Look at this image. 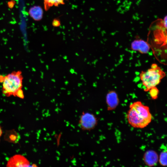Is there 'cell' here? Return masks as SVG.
<instances>
[{
	"instance_id": "6da1fadb",
	"label": "cell",
	"mask_w": 167,
	"mask_h": 167,
	"mask_svg": "<svg viewBox=\"0 0 167 167\" xmlns=\"http://www.w3.org/2000/svg\"><path fill=\"white\" fill-rule=\"evenodd\" d=\"M126 118L131 126L138 128L146 127L152 119L149 107L140 101L134 102L130 105Z\"/></svg>"
},
{
	"instance_id": "8fae6325",
	"label": "cell",
	"mask_w": 167,
	"mask_h": 167,
	"mask_svg": "<svg viewBox=\"0 0 167 167\" xmlns=\"http://www.w3.org/2000/svg\"><path fill=\"white\" fill-rule=\"evenodd\" d=\"M6 140L14 143L18 142L19 137L18 134L14 131H10L7 132L5 135Z\"/></svg>"
},
{
	"instance_id": "5bb4252c",
	"label": "cell",
	"mask_w": 167,
	"mask_h": 167,
	"mask_svg": "<svg viewBox=\"0 0 167 167\" xmlns=\"http://www.w3.org/2000/svg\"><path fill=\"white\" fill-rule=\"evenodd\" d=\"M52 25L54 27H58L61 25L60 21L58 19H55L52 21Z\"/></svg>"
},
{
	"instance_id": "277c9868",
	"label": "cell",
	"mask_w": 167,
	"mask_h": 167,
	"mask_svg": "<svg viewBox=\"0 0 167 167\" xmlns=\"http://www.w3.org/2000/svg\"><path fill=\"white\" fill-rule=\"evenodd\" d=\"M78 123L82 130L90 131L97 125L98 119L93 113L88 111H83L79 117Z\"/></svg>"
},
{
	"instance_id": "5b68a950",
	"label": "cell",
	"mask_w": 167,
	"mask_h": 167,
	"mask_svg": "<svg viewBox=\"0 0 167 167\" xmlns=\"http://www.w3.org/2000/svg\"><path fill=\"white\" fill-rule=\"evenodd\" d=\"M131 49L133 51H138L142 54H146L149 52L150 47L146 41L141 39H137L132 42Z\"/></svg>"
},
{
	"instance_id": "3957f363",
	"label": "cell",
	"mask_w": 167,
	"mask_h": 167,
	"mask_svg": "<svg viewBox=\"0 0 167 167\" xmlns=\"http://www.w3.org/2000/svg\"><path fill=\"white\" fill-rule=\"evenodd\" d=\"M166 75L165 73L156 63H152L147 71H142L139 77L144 91L148 92L152 88L156 86Z\"/></svg>"
},
{
	"instance_id": "9a60e30c",
	"label": "cell",
	"mask_w": 167,
	"mask_h": 167,
	"mask_svg": "<svg viewBox=\"0 0 167 167\" xmlns=\"http://www.w3.org/2000/svg\"><path fill=\"white\" fill-rule=\"evenodd\" d=\"M2 134V128L0 126V137L1 136Z\"/></svg>"
},
{
	"instance_id": "ba28073f",
	"label": "cell",
	"mask_w": 167,
	"mask_h": 167,
	"mask_svg": "<svg viewBox=\"0 0 167 167\" xmlns=\"http://www.w3.org/2000/svg\"><path fill=\"white\" fill-rule=\"evenodd\" d=\"M8 165L12 166H28L29 163L25 158L18 155L11 158L8 162Z\"/></svg>"
},
{
	"instance_id": "30bf717a",
	"label": "cell",
	"mask_w": 167,
	"mask_h": 167,
	"mask_svg": "<svg viewBox=\"0 0 167 167\" xmlns=\"http://www.w3.org/2000/svg\"><path fill=\"white\" fill-rule=\"evenodd\" d=\"M68 0H44V9L47 11L51 7H57L65 4V1Z\"/></svg>"
},
{
	"instance_id": "9c48e42d",
	"label": "cell",
	"mask_w": 167,
	"mask_h": 167,
	"mask_svg": "<svg viewBox=\"0 0 167 167\" xmlns=\"http://www.w3.org/2000/svg\"><path fill=\"white\" fill-rule=\"evenodd\" d=\"M30 16L35 20L40 21L43 18V11L40 6H34L31 7L29 10Z\"/></svg>"
},
{
	"instance_id": "7a4b0ae2",
	"label": "cell",
	"mask_w": 167,
	"mask_h": 167,
	"mask_svg": "<svg viewBox=\"0 0 167 167\" xmlns=\"http://www.w3.org/2000/svg\"><path fill=\"white\" fill-rule=\"evenodd\" d=\"M23 79L20 71H13L5 76L0 75L2 93L7 97L15 96L17 93L22 89Z\"/></svg>"
},
{
	"instance_id": "8992f818",
	"label": "cell",
	"mask_w": 167,
	"mask_h": 167,
	"mask_svg": "<svg viewBox=\"0 0 167 167\" xmlns=\"http://www.w3.org/2000/svg\"><path fill=\"white\" fill-rule=\"evenodd\" d=\"M119 101L117 93L114 90L109 91L106 96V102L108 110L115 109L119 103Z\"/></svg>"
},
{
	"instance_id": "52a82bcc",
	"label": "cell",
	"mask_w": 167,
	"mask_h": 167,
	"mask_svg": "<svg viewBox=\"0 0 167 167\" xmlns=\"http://www.w3.org/2000/svg\"><path fill=\"white\" fill-rule=\"evenodd\" d=\"M143 160L147 165L152 167L156 165L158 161V156L157 152L153 150L147 151L144 154Z\"/></svg>"
},
{
	"instance_id": "7c38bea8",
	"label": "cell",
	"mask_w": 167,
	"mask_h": 167,
	"mask_svg": "<svg viewBox=\"0 0 167 167\" xmlns=\"http://www.w3.org/2000/svg\"><path fill=\"white\" fill-rule=\"evenodd\" d=\"M167 156L166 150L163 151L160 154L159 161L162 166H165L167 165Z\"/></svg>"
},
{
	"instance_id": "4fadbf2b",
	"label": "cell",
	"mask_w": 167,
	"mask_h": 167,
	"mask_svg": "<svg viewBox=\"0 0 167 167\" xmlns=\"http://www.w3.org/2000/svg\"><path fill=\"white\" fill-rule=\"evenodd\" d=\"M148 92L152 99L156 100L157 98L159 91L156 86L152 88Z\"/></svg>"
}]
</instances>
